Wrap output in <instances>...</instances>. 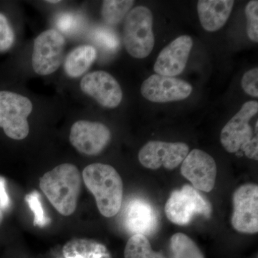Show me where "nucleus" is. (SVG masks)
<instances>
[{
  "mask_svg": "<svg viewBox=\"0 0 258 258\" xmlns=\"http://www.w3.org/2000/svg\"><path fill=\"white\" fill-rule=\"evenodd\" d=\"M242 87L249 96L258 97V68L249 70L242 79Z\"/></svg>",
  "mask_w": 258,
  "mask_h": 258,
  "instance_id": "obj_27",
  "label": "nucleus"
},
{
  "mask_svg": "<svg viewBox=\"0 0 258 258\" xmlns=\"http://www.w3.org/2000/svg\"><path fill=\"white\" fill-rule=\"evenodd\" d=\"M189 152V146L182 142L150 141L139 153V160L147 169H159L164 166L172 170L182 163Z\"/></svg>",
  "mask_w": 258,
  "mask_h": 258,
  "instance_id": "obj_9",
  "label": "nucleus"
},
{
  "mask_svg": "<svg viewBox=\"0 0 258 258\" xmlns=\"http://www.w3.org/2000/svg\"><path fill=\"white\" fill-rule=\"evenodd\" d=\"M66 40L57 30H45L35 39L32 64L40 76H48L60 68L63 59Z\"/></svg>",
  "mask_w": 258,
  "mask_h": 258,
  "instance_id": "obj_7",
  "label": "nucleus"
},
{
  "mask_svg": "<svg viewBox=\"0 0 258 258\" xmlns=\"http://www.w3.org/2000/svg\"><path fill=\"white\" fill-rule=\"evenodd\" d=\"M64 258H112L104 244L88 239H74L62 248Z\"/></svg>",
  "mask_w": 258,
  "mask_h": 258,
  "instance_id": "obj_18",
  "label": "nucleus"
},
{
  "mask_svg": "<svg viewBox=\"0 0 258 258\" xmlns=\"http://www.w3.org/2000/svg\"><path fill=\"white\" fill-rule=\"evenodd\" d=\"M97 57V50L90 45H81L74 49L66 57L64 70L73 79L81 77L87 72Z\"/></svg>",
  "mask_w": 258,
  "mask_h": 258,
  "instance_id": "obj_17",
  "label": "nucleus"
},
{
  "mask_svg": "<svg viewBox=\"0 0 258 258\" xmlns=\"http://www.w3.org/2000/svg\"><path fill=\"white\" fill-rule=\"evenodd\" d=\"M193 47L189 35H181L166 45L158 55L154 70L161 76L175 77L184 71Z\"/></svg>",
  "mask_w": 258,
  "mask_h": 258,
  "instance_id": "obj_14",
  "label": "nucleus"
},
{
  "mask_svg": "<svg viewBox=\"0 0 258 258\" xmlns=\"http://www.w3.org/2000/svg\"><path fill=\"white\" fill-rule=\"evenodd\" d=\"M25 201L34 214V225L44 227L50 222V218L46 216L40 200V194L36 191L28 194L25 197Z\"/></svg>",
  "mask_w": 258,
  "mask_h": 258,
  "instance_id": "obj_23",
  "label": "nucleus"
},
{
  "mask_svg": "<svg viewBox=\"0 0 258 258\" xmlns=\"http://www.w3.org/2000/svg\"><path fill=\"white\" fill-rule=\"evenodd\" d=\"M153 23L152 11L144 6L136 7L125 17L123 44L134 58H145L152 52L155 43Z\"/></svg>",
  "mask_w": 258,
  "mask_h": 258,
  "instance_id": "obj_4",
  "label": "nucleus"
},
{
  "mask_svg": "<svg viewBox=\"0 0 258 258\" xmlns=\"http://www.w3.org/2000/svg\"><path fill=\"white\" fill-rule=\"evenodd\" d=\"M193 88L189 83L175 77L154 74L141 86L144 98L154 103L182 101L191 95Z\"/></svg>",
  "mask_w": 258,
  "mask_h": 258,
  "instance_id": "obj_12",
  "label": "nucleus"
},
{
  "mask_svg": "<svg viewBox=\"0 0 258 258\" xmlns=\"http://www.w3.org/2000/svg\"><path fill=\"white\" fill-rule=\"evenodd\" d=\"M247 18V33L249 40L258 42V1L252 0L245 8Z\"/></svg>",
  "mask_w": 258,
  "mask_h": 258,
  "instance_id": "obj_24",
  "label": "nucleus"
},
{
  "mask_svg": "<svg viewBox=\"0 0 258 258\" xmlns=\"http://www.w3.org/2000/svg\"><path fill=\"white\" fill-rule=\"evenodd\" d=\"M80 86L83 93L105 108H116L123 99L119 83L106 71H96L86 74Z\"/></svg>",
  "mask_w": 258,
  "mask_h": 258,
  "instance_id": "obj_13",
  "label": "nucleus"
},
{
  "mask_svg": "<svg viewBox=\"0 0 258 258\" xmlns=\"http://www.w3.org/2000/svg\"><path fill=\"white\" fill-rule=\"evenodd\" d=\"M171 258H205L197 244L184 233H176L171 236Z\"/></svg>",
  "mask_w": 258,
  "mask_h": 258,
  "instance_id": "obj_19",
  "label": "nucleus"
},
{
  "mask_svg": "<svg viewBox=\"0 0 258 258\" xmlns=\"http://www.w3.org/2000/svg\"><path fill=\"white\" fill-rule=\"evenodd\" d=\"M234 3L232 0H200L198 13L203 28L208 32L221 29L230 18Z\"/></svg>",
  "mask_w": 258,
  "mask_h": 258,
  "instance_id": "obj_16",
  "label": "nucleus"
},
{
  "mask_svg": "<svg viewBox=\"0 0 258 258\" xmlns=\"http://www.w3.org/2000/svg\"><path fill=\"white\" fill-rule=\"evenodd\" d=\"M111 140L110 129L100 122L79 120L74 123L70 133V142L81 154L97 156Z\"/></svg>",
  "mask_w": 258,
  "mask_h": 258,
  "instance_id": "obj_10",
  "label": "nucleus"
},
{
  "mask_svg": "<svg viewBox=\"0 0 258 258\" xmlns=\"http://www.w3.org/2000/svg\"><path fill=\"white\" fill-rule=\"evenodd\" d=\"M233 213L231 223L237 232L255 234L258 232V186L245 184L232 195Z\"/></svg>",
  "mask_w": 258,
  "mask_h": 258,
  "instance_id": "obj_8",
  "label": "nucleus"
},
{
  "mask_svg": "<svg viewBox=\"0 0 258 258\" xmlns=\"http://www.w3.org/2000/svg\"><path fill=\"white\" fill-rule=\"evenodd\" d=\"M3 212H2L1 209H0V225H1L2 222H3Z\"/></svg>",
  "mask_w": 258,
  "mask_h": 258,
  "instance_id": "obj_30",
  "label": "nucleus"
},
{
  "mask_svg": "<svg viewBox=\"0 0 258 258\" xmlns=\"http://www.w3.org/2000/svg\"><path fill=\"white\" fill-rule=\"evenodd\" d=\"M33 106L27 97L10 91H0V128L9 138L23 140L28 137V118Z\"/></svg>",
  "mask_w": 258,
  "mask_h": 258,
  "instance_id": "obj_5",
  "label": "nucleus"
},
{
  "mask_svg": "<svg viewBox=\"0 0 258 258\" xmlns=\"http://www.w3.org/2000/svg\"><path fill=\"white\" fill-rule=\"evenodd\" d=\"M181 174L197 190L210 192L216 181V162L208 153L193 149L181 163Z\"/></svg>",
  "mask_w": 258,
  "mask_h": 258,
  "instance_id": "obj_11",
  "label": "nucleus"
},
{
  "mask_svg": "<svg viewBox=\"0 0 258 258\" xmlns=\"http://www.w3.org/2000/svg\"><path fill=\"white\" fill-rule=\"evenodd\" d=\"M82 178L100 213L106 217L117 215L123 203V185L114 168L101 163L90 164L83 169Z\"/></svg>",
  "mask_w": 258,
  "mask_h": 258,
  "instance_id": "obj_1",
  "label": "nucleus"
},
{
  "mask_svg": "<svg viewBox=\"0 0 258 258\" xmlns=\"http://www.w3.org/2000/svg\"><path fill=\"white\" fill-rule=\"evenodd\" d=\"M82 178L72 164H62L47 171L40 179V187L51 205L63 216L76 211Z\"/></svg>",
  "mask_w": 258,
  "mask_h": 258,
  "instance_id": "obj_2",
  "label": "nucleus"
},
{
  "mask_svg": "<svg viewBox=\"0 0 258 258\" xmlns=\"http://www.w3.org/2000/svg\"><path fill=\"white\" fill-rule=\"evenodd\" d=\"M10 205V198L6 191V181L4 178L0 176V209L6 210Z\"/></svg>",
  "mask_w": 258,
  "mask_h": 258,
  "instance_id": "obj_28",
  "label": "nucleus"
},
{
  "mask_svg": "<svg viewBox=\"0 0 258 258\" xmlns=\"http://www.w3.org/2000/svg\"><path fill=\"white\" fill-rule=\"evenodd\" d=\"M123 222L125 228L134 235L140 234L147 237L157 229V213L147 200L134 199L125 208Z\"/></svg>",
  "mask_w": 258,
  "mask_h": 258,
  "instance_id": "obj_15",
  "label": "nucleus"
},
{
  "mask_svg": "<svg viewBox=\"0 0 258 258\" xmlns=\"http://www.w3.org/2000/svg\"><path fill=\"white\" fill-rule=\"evenodd\" d=\"M47 3H50V4H57V3H60V1H58V0H56V1H47Z\"/></svg>",
  "mask_w": 258,
  "mask_h": 258,
  "instance_id": "obj_29",
  "label": "nucleus"
},
{
  "mask_svg": "<svg viewBox=\"0 0 258 258\" xmlns=\"http://www.w3.org/2000/svg\"><path fill=\"white\" fill-rule=\"evenodd\" d=\"M258 112L257 101H247L222 128L220 142L229 153L242 150L249 159L257 161V130H252L250 120Z\"/></svg>",
  "mask_w": 258,
  "mask_h": 258,
  "instance_id": "obj_3",
  "label": "nucleus"
},
{
  "mask_svg": "<svg viewBox=\"0 0 258 258\" xmlns=\"http://www.w3.org/2000/svg\"><path fill=\"white\" fill-rule=\"evenodd\" d=\"M14 42V31L6 16L0 13V52L10 50Z\"/></svg>",
  "mask_w": 258,
  "mask_h": 258,
  "instance_id": "obj_25",
  "label": "nucleus"
},
{
  "mask_svg": "<svg viewBox=\"0 0 258 258\" xmlns=\"http://www.w3.org/2000/svg\"><path fill=\"white\" fill-rule=\"evenodd\" d=\"M134 5L133 0L103 1L101 9L102 18L108 25H117L128 15Z\"/></svg>",
  "mask_w": 258,
  "mask_h": 258,
  "instance_id": "obj_20",
  "label": "nucleus"
},
{
  "mask_svg": "<svg viewBox=\"0 0 258 258\" xmlns=\"http://www.w3.org/2000/svg\"><path fill=\"white\" fill-rule=\"evenodd\" d=\"M166 216L169 221L177 225H186L196 215L209 218L212 207L198 190L189 184L171 194L164 208Z\"/></svg>",
  "mask_w": 258,
  "mask_h": 258,
  "instance_id": "obj_6",
  "label": "nucleus"
},
{
  "mask_svg": "<svg viewBox=\"0 0 258 258\" xmlns=\"http://www.w3.org/2000/svg\"><path fill=\"white\" fill-rule=\"evenodd\" d=\"M95 41L103 48L114 50L118 45V40L115 34L106 29H98L93 34Z\"/></svg>",
  "mask_w": 258,
  "mask_h": 258,
  "instance_id": "obj_26",
  "label": "nucleus"
},
{
  "mask_svg": "<svg viewBox=\"0 0 258 258\" xmlns=\"http://www.w3.org/2000/svg\"><path fill=\"white\" fill-rule=\"evenodd\" d=\"M125 258H166L161 252L153 250L147 237L136 234L130 237L124 249Z\"/></svg>",
  "mask_w": 258,
  "mask_h": 258,
  "instance_id": "obj_21",
  "label": "nucleus"
},
{
  "mask_svg": "<svg viewBox=\"0 0 258 258\" xmlns=\"http://www.w3.org/2000/svg\"><path fill=\"white\" fill-rule=\"evenodd\" d=\"M83 19L80 15L71 13H63L56 20V26L62 33L68 35H75L81 30Z\"/></svg>",
  "mask_w": 258,
  "mask_h": 258,
  "instance_id": "obj_22",
  "label": "nucleus"
}]
</instances>
